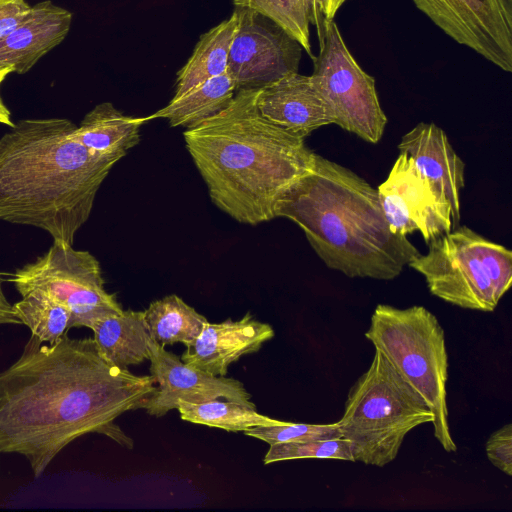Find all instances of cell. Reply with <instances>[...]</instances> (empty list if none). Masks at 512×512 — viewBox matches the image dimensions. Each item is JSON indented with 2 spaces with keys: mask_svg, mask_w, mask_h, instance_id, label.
Instances as JSON below:
<instances>
[{
  "mask_svg": "<svg viewBox=\"0 0 512 512\" xmlns=\"http://www.w3.org/2000/svg\"><path fill=\"white\" fill-rule=\"evenodd\" d=\"M31 335L21 356L0 372V453L24 456L39 478L71 442L104 434L131 448L114 423L155 390L151 375L108 362L93 338L63 335L53 344Z\"/></svg>",
  "mask_w": 512,
  "mask_h": 512,
  "instance_id": "obj_1",
  "label": "cell"
},
{
  "mask_svg": "<svg viewBox=\"0 0 512 512\" xmlns=\"http://www.w3.org/2000/svg\"><path fill=\"white\" fill-rule=\"evenodd\" d=\"M258 92L236 91L224 110L183 133L212 202L248 225L276 218L277 200L315 154L305 139L260 114Z\"/></svg>",
  "mask_w": 512,
  "mask_h": 512,
  "instance_id": "obj_2",
  "label": "cell"
},
{
  "mask_svg": "<svg viewBox=\"0 0 512 512\" xmlns=\"http://www.w3.org/2000/svg\"><path fill=\"white\" fill-rule=\"evenodd\" d=\"M64 118L18 121L0 138V220L73 245L118 158L93 153Z\"/></svg>",
  "mask_w": 512,
  "mask_h": 512,
  "instance_id": "obj_3",
  "label": "cell"
},
{
  "mask_svg": "<svg viewBox=\"0 0 512 512\" xmlns=\"http://www.w3.org/2000/svg\"><path fill=\"white\" fill-rule=\"evenodd\" d=\"M275 217L296 223L324 264L350 278L392 280L420 253L391 231L377 189L316 153L277 200Z\"/></svg>",
  "mask_w": 512,
  "mask_h": 512,
  "instance_id": "obj_4",
  "label": "cell"
},
{
  "mask_svg": "<svg viewBox=\"0 0 512 512\" xmlns=\"http://www.w3.org/2000/svg\"><path fill=\"white\" fill-rule=\"evenodd\" d=\"M433 419L425 399L375 349L369 368L350 388L337 424L354 462L384 467L395 460L410 431Z\"/></svg>",
  "mask_w": 512,
  "mask_h": 512,
  "instance_id": "obj_5",
  "label": "cell"
},
{
  "mask_svg": "<svg viewBox=\"0 0 512 512\" xmlns=\"http://www.w3.org/2000/svg\"><path fill=\"white\" fill-rule=\"evenodd\" d=\"M365 337L425 399L436 440L446 452H455L447 406L448 355L436 316L420 305L400 309L379 304Z\"/></svg>",
  "mask_w": 512,
  "mask_h": 512,
  "instance_id": "obj_6",
  "label": "cell"
},
{
  "mask_svg": "<svg viewBox=\"0 0 512 512\" xmlns=\"http://www.w3.org/2000/svg\"><path fill=\"white\" fill-rule=\"evenodd\" d=\"M408 264L431 294L452 305L492 312L512 283V252L467 226L432 240Z\"/></svg>",
  "mask_w": 512,
  "mask_h": 512,
  "instance_id": "obj_7",
  "label": "cell"
},
{
  "mask_svg": "<svg viewBox=\"0 0 512 512\" xmlns=\"http://www.w3.org/2000/svg\"><path fill=\"white\" fill-rule=\"evenodd\" d=\"M318 40L320 50L312 58L310 79L331 112L334 124L368 143H378L387 117L379 102L374 77L350 53L334 20H323Z\"/></svg>",
  "mask_w": 512,
  "mask_h": 512,
  "instance_id": "obj_8",
  "label": "cell"
},
{
  "mask_svg": "<svg viewBox=\"0 0 512 512\" xmlns=\"http://www.w3.org/2000/svg\"><path fill=\"white\" fill-rule=\"evenodd\" d=\"M9 281L21 296L40 290L64 304L71 313L69 329H91L96 321L123 310L115 294L105 290L97 259L60 240H54L44 255L18 269Z\"/></svg>",
  "mask_w": 512,
  "mask_h": 512,
  "instance_id": "obj_9",
  "label": "cell"
},
{
  "mask_svg": "<svg viewBox=\"0 0 512 512\" xmlns=\"http://www.w3.org/2000/svg\"><path fill=\"white\" fill-rule=\"evenodd\" d=\"M237 28L227 70L235 90H260L283 76L298 72L303 47L270 18L235 7Z\"/></svg>",
  "mask_w": 512,
  "mask_h": 512,
  "instance_id": "obj_10",
  "label": "cell"
},
{
  "mask_svg": "<svg viewBox=\"0 0 512 512\" xmlns=\"http://www.w3.org/2000/svg\"><path fill=\"white\" fill-rule=\"evenodd\" d=\"M412 1L454 41L512 71V0Z\"/></svg>",
  "mask_w": 512,
  "mask_h": 512,
  "instance_id": "obj_11",
  "label": "cell"
},
{
  "mask_svg": "<svg viewBox=\"0 0 512 512\" xmlns=\"http://www.w3.org/2000/svg\"><path fill=\"white\" fill-rule=\"evenodd\" d=\"M378 197L394 234L419 232L426 244L453 228L452 209L440 191L404 153L398 155Z\"/></svg>",
  "mask_w": 512,
  "mask_h": 512,
  "instance_id": "obj_12",
  "label": "cell"
},
{
  "mask_svg": "<svg viewBox=\"0 0 512 512\" xmlns=\"http://www.w3.org/2000/svg\"><path fill=\"white\" fill-rule=\"evenodd\" d=\"M149 361L150 375L156 387L139 408L151 416H164L177 409L179 401L199 403L226 399L255 406L242 382L226 376H214L184 363L158 342Z\"/></svg>",
  "mask_w": 512,
  "mask_h": 512,
  "instance_id": "obj_13",
  "label": "cell"
},
{
  "mask_svg": "<svg viewBox=\"0 0 512 512\" xmlns=\"http://www.w3.org/2000/svg\"><path fill=\"white\" fill-rule=\"evenodd\" d=\"M273 336L271 325L249 312L236 321L207 322L198 338L186 346L181 360L214 376H226L232 363L257 352Z\"/></svg>",
  "mask_w": 512,
  "mask_h": 512,
  "instance_id": "obj_14",
  "label": "cell"
},
{
  "mask_svg": "<svg viewBox=\"0 0 512 512\" xmlns=\"http://www.w3.org/2000/svg\"><path fill=\"white\" fill-rule=\"evenodd\" d=\"M260 114L287 132L305 139L334 124L333 116L314 88L310 76L290 73L259 90Z\"/></svg>",
  "mask_w": 512,
  "mask_h": 512,
  "instance_id": "obj_15",
  "label": "cell"
},
{
  "mask_svg": "<svg viewBox=\"0 0 512 512\" xmlns=\"http://www.w3.org/2000/svg\"><path fill=\"white\" fill-rule=\"evenodd\" d=\"M398 148L411 157L421 173L445 194L452 209L453 228L459 226L465 164L443 129L433 122H421L402 136Z\"/></svg>",
  "mask_w": 512,
  "mask_h": 512,
  "instance_id": "obj_16",
  "label": "cell"
},
{
  "mask_svg": "<svg viewBox=\"0 0 512 512\" xmlns=\"http://www.w3.org/2000/svg\"><path fill=\"white\" fill-rule=\"evenodd\" d=\"M72 22L68 10L45 0L31 7L22 23L0 40V68L24 74L67 36Z\"/></svg>",
  "mask_w": 512,
  "mask_h": 512,
  "instance_id": "obj_17",
  "label": "cell"
},
{
  "mask_svg": "<svg viewBox=\"0 0 512 512\" xmlns=\"http://www.w3.org/2000/svg\"><path fill=\"white\" fill-rule=\"evenodd\" d=\"M91 330L100 354L122 369L149 360L156 344L145 311L122 310L96 321Z\"/></svg>",
  "mask_w": 512,
  "mask_h": 512,
  "instance_id": "obj_18",
  "label": "cell"
},
{
  "mask_svg": "<svg viewBox=\"0 0 512 512\" xmlns=\"http://www.w3.org/2000/svg\"><path fill=\"white\" fill-rule=\"evenodd\" d=\"M144 117L123 114L112 103L104 102L89 111L77 126L76 139L93 153L118 158L140 142Z\"/></svg>",
  "mask_w": 512,
  "mask_h": 512,
  "instance_id": "obj_19",
  "label": "cell"
},
{
  "mask_svg": "<svg viewBox=\"0 0 512 512\" xmlns=\"http://www.w3.org/2000/svg\"><path fill=\"white\" fill-rule=\"evenodd\" d=\"M236 28L237 17L233 12L228 19L201 35L193 53L177 73L173 98L226 72Z\"/></svg>",
  "mask_w": 512,
  "mask_h": 512,
  "instance_id": "obj_20",
  "label": "cell"
},
{
  "mask_svg": "<svg viewBox=\"0 0 512 512\" xmlns=\"http://www.w3.org/2000/svg\"><path fill=\"white\" fill-rule=\"evenodd\" d=\"M234 83L227 72L213 77L185 94L172 98L160 110L144 117L167 119L172 127H195L224 110L235 95Z\"/></svg>",
  "mask_w": 512,
  "mask_h": 512,
  "instance_id": "obj_21",
  "label": "cell"
},
{
  "mask_svg": "<svg viewBox=\"0 0 512 512\" xmlns=\"http://www.w3.org/2000/svg\"><path fill=\"white\" fill-rule=\"evenodd\" d=\"M146 321L156 342L191 345L208 320L175 294L153 301L145 310Z\"/></svg>",
  "mask_w": 512,
  "mask_h": 512,
  "instance_id": "obj_22",
  "label": "cell"
},
{
  "mask_svg": "<svg viewBox=\"0 0 512 512\" xmlns=\"http://www.w3.org/2000/svg\"><path fill=\"white\" fill-rule=\"evenodd\" d=\"M177 410L185 421L231 432H244L252 427L274 424L279 421L259 414L256 411V406L233 400L214 399L199 403L179 401Z\"/></svg>",
  "mask_w": 512,
  "mask_h": 512,
  "instance_id": "obj_23",
  "label": "cell"
},
{
  "mask_svg": "<svg viewBox=\"0 0 512 512\" xmlns=\"http://www.w3.org/2000/svg\"><path fill=\"white\" fill-rule=\"evenodd\" d=\"M12 307L21 324L41 342L53 344L69 330V309L46 292L30 291Z\"/></svg>",
  "mask_w": 512,
  "mask_h": 512,
  "instance_id": "obj_24",
  "label": "cell"
},
{
  "mask_svg": "<svg viewBox=\"0 0 512 512\" xmlns=\"http://www.w3.org/2000/svg\"><path fill=\"white\" fill-rule=\"evenodd\" d=\"M233 4L270 18L295 38L311 59L314 57L304 0H233Z\"/></svg>",
  "mask_w": 512,
  "mask_h": 512,
  "instance_id": "obj_25",
  "label": "cell"
},
{
  "mask_svg": "<svg viewBox=\"0 0 512 512\" xmlns=\"http://www.w3.org/2000/svg\"><path fill=\"white\" fill-rule=\"evenodd\" d=\"M294 459H338L354 462L350 443L339 437L270 445L264 464Z\"/></svg>",
  "mask_w": 512,
  "mask_h": 512,
  "instance_id": "obj_26",
  "label": "cell"
},
{
  "mask_svg": "<svg viewBox=\"0 0 512 512\" xmlns=\"http://www.w3.org/2000/svg\"><path fill=\"white\" fill-rule=\"evenodd\" d=\"M244 434L262 440L269 445L342 437L337 422L308 424L280 420L274 424L249 428L244 431Z\"/></svg>",
  "mask_w": 512,
  "mask_h": 512,
  "instance_id": "obj_27",
  "label": "cell"
},
{
  "mask_svg": "<svg viewBox=\"0 0 512 512\" xmlns=\"http://www.w3.org/2000/svg\"><path fill=\"white\" fill-rule=\"evenodd\" d=\"M485 450L493 466L512 476V424L494 431L486 442Z\"/></svg>",
  "mask_w": 512,
  "mask_h": 512,
  "instance_id": "obj_28",
  "label": "cell"
},
{
  "mask_svg": "<svg viewBox=\"0 0 512 512\" xmlns=\"http://www.w3.org/2000/svg\"><path fill=\"white\" fill-rule=\"evenodd\" d=\"M30 10L26 0H0V40L17 28Z\"/></svg>",
  "mask_w": 512,
  "mask_h": 512,
  "instance_id": "obj_29",
  "label": "cell"
},
{
  "mask_svg": "<svg viewBox=\"0 0 512 512\" xmlns=\"http://www.w3.org/2000/svg\"><path fill=\"white\" fill-rule=\"evenodd\" d=\"M310 24L316 27L318 37L322 33L323 17L320 0H304Z\"/></svg>",
  "mask_w": 512,
  "mask_h": 512,
  "instance_id": "obj_30",
  "label": "cell"
},
{
  "mask_svg": "<svg viewBox=\"0 0 512 512\" xmlns=\"http://www.w3.org/2000/svg\"><path fill=\"white\" fill-rule=\"evenodd\" d=\"M2 324H21V322L15 316L12 304L8 302L3 293L0 276V325Z\"/></svg>",
  "mask_w": 512,
  "mask_h": 512,
  "instance_id": "obj_31",
  "label": "cell"
},
{
  "mask_svg": "<svg viewBox=\"0 0 512 512\" xmlns=\"http://www.w3.org/2000/svg\"><path fill=\"white\" fill-rule=\"evenodd\" d=\"M12 72H14V68L11 66L0 68V86H1L2 82L5 80V78ZM0 124L6 125L10 128L13 127L15 124V123H13V121L11 119V113H10L9 109L6 107V105L4 104L1 95H0Z\"/></svg>",
  "mask_w": 512,
  "mask_h": 512,
  "instance_id": "obj_32",
  "label": "cell"
},
{
  "mask_svg": "<svg viewBox=\"0 0 512 512\" xmlns=\"http://www.w3.org/2000/svg\"><path fill=\"white\" fill-rule=\"evenodd\" d=\"M347 0H320L323 17L327 20H333L339 8Z\"/></svg>",
  "mask_w": 512,
  "mask_h": 512,
  "instance_id": "obj_33",
  "label": "cell"
}]
</instances>
